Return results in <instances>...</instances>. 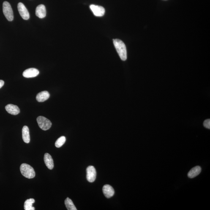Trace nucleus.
I'll use <instances>...</instances> for the list:
<instances>
[{
	"label": "nucleus",
	"instance_id": "nucleus-1",
	"mask_svg": "<svg viewBox=\"0 0 210 210\" xmlns=\"http://www.w3.org/2000/svg\"><path fill=\"white\" fill-rule=\"evenodd\" d=\"M114 45L120 58L123 61L127 59V51L125 44L119 39H113Z\"/></svg>",
	"mask_w": 210,
	"mask_h": 210
},
{
	"label": "nucleus",
	"instance_id": "nucleus-5",
	"mask_svg": "<svg viewBox=\"0 0 210 210\" xmlns=\"http://www.w3.org/2000/svg\"><path fill=\"white\" fill-rule=\"evenodd\" d=\"M86 178L88 182H94L96 179V171L93 166H90L86 169Z\"/></svg>",
	"mask_w": 210,
	"mask_h": 210
},
{
	"label": "nucleus",
	"instance_id": "nucleus-9",
	"mask_svg": "<svg viewBox=\"0 0 210 210\" xmlns=\"http://www.w3.org/2000/svg\"><path fill=\"white\" fill-rule=\"evenodd\" d=\"M46 9L43 4L37 6L36 9V15L40 18H43L46 16Z\"/></svg>",
	"mask_w": 210,
	"mask_h": 210
},
{
	"label": "nucleus",
	"instance_id": "nucleus-20",
	"mask_svg": "<svg viewBox=\"0 0 210 210\" xmlns=\"http://www.w3.org/2000/svg\"><path fill=\"white\" fill-rule=\"evenodd\" d=\"M4 81L2 80H0V88H1L4 86Z\"/></svg>",
	"mask_w": 210,
	"mask_h": 210
},
{
	"label": "nucleus",
	"instance_id": "nucleus-14",
	"mask_svg": "<svg viewBox=\"0 0 210 210\" xmlns=\"http://www.w3.org/2000/svg\"><path fill=\"white\" fill-rule=\"evenodd\" d=\"M202 171L201 167L197 166L193 168L189 172L188 174V178H193L198 176L201 173Z\"/></svg>",
	"mask_w": 210,
	"mask_h": 210
},
{
	"label": "nucleus",
	"instance_id": "nucleus-4",
	"mask_svg": "<svg viewBox=\"0 0 210 210\" xmlns=\"http://www.w3.org/2000/svg\"><path fill=\"white\" fill-rule=\"evenodd\" d=\"M37 121L39 127L43 130H48L52 125L51 121L44 116L38 117Z\"/></svg>",
	"mask_w": 210,
	"mask_h": 210
},
{
	"label": "nucleus",
	"instance_id": "nucleus-13",
	"mask_svg": "<svg viewBox=\"0 0 210 210\" xmlns=\"http://www.w3.org/2000/svg\"><path fill=\"white\" fill-rule=\"evenodd\" d=\"M50 95L48 91H45L38 93L36 96V100L39 102H43L49 98Z\"/></svg>",
	"mask_w": 210,
	"mask_h": 210
},
{
	"label": "nucleus",
	"instance_id": "nucleus-15",
	"mask_svg": "<svg viewBox=\"0 0 210 210\" xmlns=\"http://www.w3.org/2000/svg\"><path fill=\"white\" fill-rule=\"evenodd\" d=\"M22 138L23 141L26 143H29L30 142L29 130L27 126H24L22 130Z\"/></svg>",
	"mask_w": 210,
	"mask_h": 210
},
{
	"label": "nucleus",
	"instance_id": "nucleus-12",
	"mask_svg": "<svg viewBox=\"0 0 210 210\" xmlns=\"http://www.w3.org/2000/svg\"><path fill=\"white\" fill-rule=\"evenodd\" d=\"M44 162L46 167L50 170H52L54 167V163L52 158L48 153H46L44 156Z\"/></svg>",
	"mask_w": 210,
	"mask_h": 210
},
{
	"label": "nucleus",
	"instance_id": "nucleus-11",
	"mask_svg": "<svg viewBox=\"0 0 210 210\" xmlns=\"http://www.w3.org/2000/svg\"><path fill=\"white\" fill-rule=\"evenodd\" d=\"M103 192L105 196L107 198H110L115 194V191L111 186L106 184L103 187Z\"/></svg>",
	"mask_w": 210,
	"mask_h": 210
},
{
	"label": "nucleus",
	"instance_id": "nucleus-16",
	"mask_svg": "<svg viewBox=\"0 0 210 210\" xmlns=\"http://www.w3.org/2000/svg\"><path fill=\"white\" fill-rule=\"evenodd\" d=\"M35 202V201L33 198H30L26 200L24 203V209L25 210H34L35 208L32 206Z\"/></svg>",
	"mask_w": 210,
	"mask_h": 210
},
{
	"label": "nucleus",
	"instance_id": "nucleus-6",
	"mask_svg": "<svg viewBox=\"0 0 210 210\" xmlns=\"http://www.w3.org/2000/svg\"><path fill=\"white\" fill-rule=\"evenodd\" d=\"M18 9L20 15L25 20H28L30 18L29 12L24 5L22 3H19L18 4Z\"/></svg>",
	"mask_w": 210,
	"mask_h": 210
},
{
	"label": "nucleus",
	"instance_id": "nucleus-10",
	"mask_svg": "<svg viewBox=\"0 0 210 210\" xmlns=\"http://www.w3.org/2000/svg\"><path fill=\"white\" fill-rule=\"evenodd\" d=\"M5 109L8 113L14 115H16L20 113V109L16 105L9 104L5 107Z\"/></svg>",
	"mask_w": 210,
	"mask_h": 210
},
{
	"label": "nucleus",
	"instance_id": "nucleus-17",
	"mask_svg": "<svg viewBox=\"0 0 210 210\" xmlns=\"http://www.w3.org/2000/svg\"><path fill=\"white\" fill-rule=\"evenodd\" d=\"M65 204L66 205V208L68 210H77L76 208L74 205L73 202L71 199L67 197L65 200Z\"/></svg>",
	"mask_w": 210,
	"mask_h": 210
},
{
	"label": "nucleus",
	"instance_id": "nucleus-8",
	"mask_svg": "<svg viewBox=\"0 0 210 210\" xmlns=\"http://www.w3.org/2000/svg\"><path fill=\"white\" fill-rule=\"evenodd\" d=\"M39 72L37 69L31 68L26 69L23 72V76L26 78H34L39 75Z\"/></svg>",
	"mask_w": 210,
	"mask_h": 210
},
{
	"label": "nucleus",
	"instance_id": "nucleus-7",
	"mask_svg": "<svg viewBox=\"0 0 210 210\" xmlns=\"http://www.w3.org/2000/svg\"><path fill=\"white\" fill-rule=\"evenodd\" d=\"M90 7L93 13L95 16L101 17L105 15V9L102 6L91 4L90 6Z\"/></svg>",
	"mask_w": 210,
	"mask_h": 210
},
{
	"label": "nucleus",
	"instance_id": "nucleus-2",
	"mask_svg": "<svg viewBox=\"0 0 210 210\" xmlns=\"http://www.w3.org/2000/svg\"><path fill=\"white\" fill-rule=\"evenodd\" d=\"M20 170L22 175L28 179H32L35 176L34 169L27 164H22L20 167Z\"/></svg>",
	"mask_w": 210,
	"mask_h": 210
},
{
	"label": "nucleus",
	"instance_id": "nucleus-19",
	"mask_svg": "<svg viewBox=\"0 0 210 210\" xmlns=\"http://www.w3.org/2000/svg\"><path fill=\"white\" fill-rule=\"evenodd\" d=\"M203 126L207 129H210V119L206 120L204 121V122H203Z\"/></svg>",
	"mask_w": 210,
	"mask_h": 210
},
{
	"label": "nucleus",
	"instance_id": "nucleus-18",
	"mask_svg": "<svg viewBox=\"0 0 210 210\" xmlns=\"http://www.w3.org/2000/svg\"><path fill=\"white\" fill-rule=\"evenodd\" d=\"M66 138L65 137L61 136L56 140L55 143V146L56 148H60L65 143Z\"/></svg>",
	"mask_w": 210,
	"mask_h": 210
},
{
	"label": "nucleus",
	"instance_id": "nucleus-3",
	"mask_svg": "<svg viewBox=\"0 0 210 210\" xmlns=\"http://www.w3.org/2000/svg\"><path fill=\"white\" fill-rule=\"evenodd\" d=\"M3 12L5 17L9 21H12L13 20L14 15L11 5L7 1L3 3Z\"/></svg>",
	"mask_w": 210,
	"mask_h": 210
}]
</instances>
